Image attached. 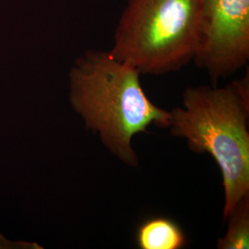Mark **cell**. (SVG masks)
<instances>
[{
  "label": "cell",
  "mask_w": 249,
  "mask_h": 249,
  "mask_svg": "<svg viewBox=\"0 0 249 249\" xmlns=\"http://www.w3.org/2000/svg\"><path fill=\"white\" fill-rule=\"evenodd\" d=\"M141 72L116 59L109 51L89 50L70 73V99L87 129L98 135L106 149L125 165L137 167L133 138L155 125L168 128L170 111L146 95Z\"/></svg>",
  "instance_id": "6da1fadb"
},
{
  "label": "cell",
  "mask_w": 249,
  "mask_h": 249,
  "mask_svg": "<svg viewBox=\"0 0 249 249\" xmlns=\"http://www.w3.org/2000/svg\"><path fill=\"white\" fill-rule=\"evenodd\" d=\"M249 75L224 87L184 90L182 107L170 111L168 129L189 150L209 153L223 178V220L249 194Z\"/></svg>",
  "instance_id": "7a4b0ae2"
},
{
  "label": "cell",
  "mask_w": 249,
  "mask_h": 249,
  "mask_svg": "<svg viewBox=\"0 0 249 249\" xmlns=\"http://www.w3.org/2000/svg\"><path fill=\"white\" fill-rule=\"evenodd\" d=\"M202 0H127L110 53L142 75L161 76L194 60Z\"/></svg>",
  "instance_id": "3957f363"
},
{
  "label": "cell",
  "mask_w": 249,
  "mask_h": 249,
  "mask_svg": "<svg viewBox=\"0 0 249 249\" xmlns=\"http://www.w3.org/2000/svg\"><path fill=\"white\" fill-rule=\"evenodd\" d=\"M249 60V0H202L194 58L217 85Z\"/></svg>",
  "instance_id": "277c9868"
},
{
  "label": "cell",
  "mask_w": 249,
  "mask_h": 249,
  "mask_svg": "<svg viewBox=\"0 0 249 249\" xmlns=\"http://www.w3.org/2000/svg\"><path fill=\"white\" fill-rule=\"evenodd\" d=\"M187 241L180 225L162 216L147 219L136 233V243L141 249H181L186 247Z\"/></svg>",
  "instance_id": "5b68a950"
},
{
  "label": "cell",
  "mask_w": 249,
  "mask_h": 249,
  "mask_svg": "<svg viewBox=\"0 0 249 249\" xmlns=\"http://www.w3.org/2000/svg\"><path fill=\"white\" fill-rule=\"evenodd\" d=\"M224 221L228 223L227 231L217 241V249H249V194L241 198Z\"/></svg>",
  "instance_id": "8992f818"
}]
</instances>
